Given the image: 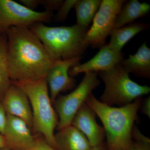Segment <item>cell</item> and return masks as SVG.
Segmentation results:
<instances>
[{
    "mask_svg": "<svg viewBox=\"0 0 150 150\" xmlns=\"http://www.w3.org/2000/svg\"><path fill=\"white\" fill-rule=\"evenodd\" d=\"M7 50L11 82L39 80L54 61L29 27H11L6 33Z\"/></svg>",
    "mask_w": 150,
    "mask_h": 150,
    "instance_id": "1",
    "label": "cell"
},
{
    "mask_svg": "<svg viewBox=\"0 0 150 150\" xmlns=\"http://www.w3.org/2000/svg\"><path fill=\"white\" fill-rule=\"evenodd\" d=\"M85 103L101 120L109 150H128L132 141L134 123L142 105L141 97L124 106L114 107L98 100L91 93Z\"/></svg>",
    "mask_w": 150,
    "mask_h": 150,
    "instance_id": "2",
    "label": "cell"
},
{
    "mask_svg": "<svg viewBox=\"0 0 150 150\" xmlns=\"http://www.w3.org/2000/svg\"><path fill=\"white\" fill-rule=\"evenodd\" d=\"M36 34L54 61L81 57L88 47L86 40L88 29L77 24L49 27L37 23L29 27Z\"/></svg>",
    "mask_w": 150,
    "mask_h": 150,
    "instance_id": "3",
    "label": "cell"
},
{
    "mask_svg": "<svg viewBox=\"0 0 150 150\" xmlns=\"http://www.w3.org/2000/svg\"><path fill=\"white\" fill-rule=\"evenodd\" d=\"M11 83L19 87L28 97L32 110L33 131L43 136L48 144L57 149L54 130L58 122L46 78L38 81Z\"/></svg>",
    "mask_w": 150,
    "mask_h": 150,
    "instance_id": "4",
    "label": "cell"
},
{
    "mask_svg": "<svg viewBox=\"0 0 150 150\" xmlns=\"http://www.w3.org/2000/svg\"><path fill=\"white\" fill-rule=\"evenodd\" d=\"M129 74L121 63L109 71L99 72L105 85L100 101L109 106L121 107L149 93V87L138 84L131 80Z\"/></svg>",
    "mask_w": 150,
    "mask_h": 150,
    "instance_id": "5",
    "label": "cell"
},
{
    "mask_svg": "<svg viewBox=\"0 0 150 150\" xmlns=\"http://www.w3.org/2000/svg\"><path fill=\"white\" fill-rule=\"evenodd\" d=\"M100 83L97 73H86L82 80L74 90L67 95L57 97L54 103L59 116L57 125L59 131L71 125L77 112L85 103L93 90Z\"/></svg>",
    "mask_w": 150,
    "mask_h": 150,
    "instance_id": "6",
    "label": "cell"
},
{
    "mask_svg": "<svg viewBox=\"0 0 150 150\" xmlns=\"http://www.w3.org/2000/svg\"><path fill=\"white\" fill-rule=\"evenodd\" d=\"M51 12H37L12 0H0V34H6L11 27H30L37 23L48 22Z\"/></svg>",
    "mask_w": 150,
    "mask_h": 150,
    "instance_id": "7",
    "label": "cell"
},
{
    "mask_svg": "<svg viewBox=\"0 0 150 150\" xmlns=\"http://www.w3.org/2000/svg\"><path fill=\"white\" fill-rule=\"evenodd\" d=\"M125 0H102L94 17L91 27L88 29L86 40L94 48H102L106 39L114 29L116 17Z\"/></svg>",
    "mask_w": 150,
    "mask_h": 150,
    "instance_id": "8",
    "label": "cell"
},
{
    "mask_svg": "<svg viewBox=\"0 0 150 150\" xmlns=\"http://www.w3.org/2000/svg\"><path fill=\"white\" fill-rule=\"evenodd\" d=\"M83 57L54 61L46 75V79L50 90V98L54 103L59 93L72 88L74 79L69 76L70 69L79 63Z\"/></svg>",
    "mask_w": 150,
    "mask_h": 150,
    "instance_id": "9",
    "label": "cell"
},
{
    "mask_svg": "<svg viewBox=\"0 0 150 150\" xmlns=\"http://www.w3.org/2000/svg\"><path fill=\"white\" fill-rule=\"evenodd\" d=\"M3 135L8 149L26 150L32 148L35 144V138L27 124L21 119L9 114H6Z\"/></svg>",
    "mask_w": 150,
    "mask_h": 150,
    "instance_id": "10",
    "label": "cell"
},
{
    "mask_svg": "<svg viewBox=\"0 0 150 150\" xmlns=\"http://www.w3.org/2000/svg\"><path fill=\"white\" fill-rule=\"evenodd\" d=\"M123 59L122 52L118 53L105 44L91 59L72 67L69 71V75L73 77L81 73L109 71L121 63Z\"/></svg>",
    "mask_w": 150,
    "mask_h": 150,
    "instance_id": "11",
    "label": "cell"
},
{
    "mask_svg": "<svg viewBox=\"0 0 150 150\" xmlns=\"http://www.w3.org/2000/svg\"><path fill=\"white\" fill-rule=\"evenodd\" d=\"M1 102L6 114L21 119L30 129L32 128V112L29 100L19 87L11 83Z\"/></svg>",
    "mask_w": 150,
    "mask_h": 150,
    "instance_id": "12",
    "label": "cell"
},
{
    "mask_svg": "<svg viewBox=\"0 0 150 150\" xmlns=\"http://www.w3.org/2000/svg\"><path fill=\"white\" fill-rule=\"evenodd\" d=\"M71 125L84 134L92 147L102 144L104 128L97 123L95 113L86 103L77 112Z\"/></svg>",
    "mask_w": 150,
    "mask_h": 150,
    "instance_id": "13",
    "label": "cell"
},
{
    "mask_svg": "<svg viewBox=\"0 0 150 150\" xmlns=\"http://www.w3.org/2000/svg\"><path fill=\"white\" fill-rule=\"evenodd\" d=\"M54 135L58 150H91L92 147L83 133L71 125Z\"/></svg>",
    "mask_w": 150,
    "mask_h": 150,
    "instance_id": "14",
    "label": "cell"
},
{
    "mask_svg": "<svg viewBox=\"0 0 150 150\" xmlns=\"http://www.w3.org/2000/svg\"><path fill=\"white\" fill-rule=\"evenodd\" d=\"M121 65L129 73H133L141 77H150V48L144 42L137 53L123 59Z\"/></svg>",
    "mask_w": 150,
    "mask_h": 150,
    "instance_id": "15",
    "label": "cell"
},
{
    "mask_svg": "<svg viewBox=\"0 0 150 150\" xmlns=\"http://www.w3.org/2000/svg\"><path fill=\"white\" fill-rule=\"evenodd\" d=\"M150 11V5L148 3L137 0L126 1L116 17L114 28L133 23L136 20L147 15Z\"/></svg>",
    "mask_w": 150,
    "mask_h": 150,
    "instance_id": "16",
    "label": "cell"
},
{
    "mask_svg": "<svg viewBox=\"0 0 150 150\" xmlns=\"http://www.w3.org/2000/svg\"><path fill=\"white\" fill-rule=\"evenodd\" d=\"M149 25L143 22L128 24L119 28H114L110 33L108 46L118 53H121L123 46L138 33L149 29Z\"/></svg>",
    "mask_w": 150,
    "mask_h": 150,
    "instance_id": "17",
    "label": "cell"
},
{
    "mask_svg": "<svg viewBox=\"0 0 150 150\" xmlns=\"http://www.w3.org/2000/svg\"><path fill=\"white\" fill-rule=\"evenodd\" d=\"M101 3V0H77L74 6L76 16V24L88 29Z\"/></svg>",
    "mask_w": 150,
    "mask_h": 150,
    "instance_id": "18",
    "label": "cell"
},
{
    "mask_svg": "<svg viewBox=\"0 0 150 150\" xmlns=\"http://www.w3.org/2000/svg\"><path fill=\"white\" fill-rule=\"evenodd\" d=\"M11 83L10 77L6 34H0V101Z\"/></svg>",
    "mask_w": 150,
    "mask_h": 150,
    "instance_id": "19",
    "label": "cell"
},
{
    "mask_svg": "<svg viewBox=\"0 0 150 150\" xmlns=\"http://www.w3.org/2000/svg\"><path fill=\"white\" fill-rule=\"evenodd\" d=\"M132 137L133 139L128 150H150V139L135 127L132 130Z\"/></svg>",
    "mask_w": 150,
    "mask_h": 150,
    "instance_id": "20",
    "label": "cell"
},
{
    "mask_svg": "<svg viewBox=\"0 0 150 150\" xmlns=\"http://www.w3.org/2000/svg\"><path fill=\"white\" fill-rule=\"evenodd\" d=\"M77 0H66L64 1L62 5L55 16V19L58 22L65 21L72 8H74Z\"/></svg>",
    "mask_w": 150,
    "mask_h": 150,
    "instance_id": "21",
    "label": "cell"
},
{
    "mask_svg": "<svg viewBox=\"0 0 150 150\" xmlns=\"http://www.w3.org/2000/svg\"><path fill=\"white\" fill-rule=\"evenodd\" d=\"M63 2L62 0H40V5L46 8L45 11L52 12L54 10H58Z\"/></svg>",
    "mask_w": 150,
    "mask_h": 150,
    "instance_id": "22",
    "label": "cell"
},
{
    "mask_svg": "<svg viewBox=\"0 0 150 150\" xmlns=\"http://www.w3.org/2000/svg\"><path fill=\"white\" fill-rule=\"evenodd\" d=\"M26 150H58L48 144L45 140L35 139V142L32 148Z\"/></svg>",
    "mask_w": 150,
    "mask_h": 150,
    "instance_id": "23",
    "label": "cell"
},
{
    "mask_svg": "<svg viewBox=\"0 0 150 150\" xmlns=\"http://www.w3.org/2000/svg\"><path fill=\"white\" fill-rule=\"evenodd\" d=\"M6 121V113L2 102L0 101V134L3 135Z\"/></svg>",
    "mask_w": 150,
    "mask_h": 150,
    "instance_id": "24",
    "label": "cell"
},
{
    "mask_svg": "<svg viewBox=\"0 0 150 150\" xmlns=\"http://www.w3.org/2000/svg\"><path fill=\"white\" fill-rule=\"evenodd\" d=\"M20 1L22 4L33 11L40 5V0H20Z\"/></svg>",
    "mask_w": 150,
    "mask_h": 150,
    "instance_id": "25",
    "label": "cell"
},
{
    "mask_svg": "<svg viewBox=\"0 0 150 150\" xmlns=\"http://www.w3.org/2000/svg\"><path fill=\"white\" fill-rule=\"evenodd\" d=\"M141 106H142V112L144 114L147 115L149 118H150V97H148L143 103H142Z\"/></svg>",
    "mask_w": 150,
    "mask_h": 150,
    "instance_id": "26",
    "label": "cell"
},
{
    "mask_svg": "<svg viewBox=\"0 0 150 150\" xmlns=\"http://www.w3.org/2000/svg\"><path fill=\"white\" fill-rule=\"evenodd\" d=\"M7 148L5 139L3 135L0 134V149Z\"/></svg>",
    "mask_w": 150,
    "mask_h": 150,
    "instance_id": "27",
    "label": "cell"
},
{
    "mask_svg": "<svg viewBox=\"0 0 150 150\" xmlns=\"http://www.w3.org/2000/svg\"><path fill=\"white\" fill-rule=\"evenodd\" d=\"M91 150H103V148L102 147V144L98 146L92 147Z\"/></svg>",
    "mask_w": 150,
    "mask_h": 150,
    "instance_id": "28",
    "label": "cell"
},
{
    "mask_svg": "<svg viewBox=\"0 0 150 150\" xmlns=\"http://www.w3.org/2000/svg\"><path fill=\"white\" fill-rule=\"evenodd\" d=\"M0 150H9L8 148H4V149H0Z\"/></svg>",
    "mask_w": 150,
    "mask_h": 150,
    "instance_id": "29",
    "label": "cell"
},
{
    "mask_svg": "<svg viewBox=\"0 0 150 150\" xmlns=\"http://www.w3.org/2000/svg\"></svg>",
    "mask_w": 150,
    "mask_h": 150,
    "instance_id": "30",
    "label": "cell"
}]
</instances>
